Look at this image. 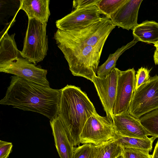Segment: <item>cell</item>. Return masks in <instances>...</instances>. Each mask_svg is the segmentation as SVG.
Listing matches in <instances>:
<instances>
[{"mask_svg": "<svg viewBox=\"0 0 158 158\" xmlns=\"http://www.w3.org/2000/svg\"><path fill=\"white\" fill-rule=\"evenodd\" d=\"M61 94V89L47 87L14 75L0 104L37 112L51 120L58 115Z\"/></svg>", "mask_w": 158, "mask_h": 158, "instance_id": "obj_1", "label": "cell"}, {"mask_svg": "<svg viewBox=\"0 0 158 158\" xmlns=\"http://www.w3.org/2000/svg\"><path fill=\"white\" fill-rule=\"evenodd\" d=\"M96 112L93 104L80 88L67 85L61 89L58 116L74 146H79L84 126Z\"/></svg>", "mask_w": 158, "mask_h": 158, "instance_id": "obj_2", "label": "cell"}, {"mask_svg": "<svg viewBox=\"0 0 158 158\" xmlns=\"http://www.w3.org/2000/svg\"><path fill=\"white\" fill-rule=\"evenodd\" d=\"M54 38L67 61L72 74L92 81L93 77L96 74L105 44L85 46L67 40L56 32Z\"/></svg>", "mask_w": 158, "mask_h": 158, "instance_id": "obj_3", "label": "cell"}, {"mask_svg": "<svg viewBox=\"0 0 158 158\" xmlns=\"http://www.w3.org/2000/svg\"><path fill=\"white\" fill-rule=\"evenodd\" d=\"M47 26V23L28 19L23 48L20 53L23 58L33 64L41 62L47 55L48 41Z\"/></svg>", "mask_w": 158, "mask_h": 158, "instance_id": "obj_4", "label": "cell"}, {"mask_svg": "<svg viewBox=\"0 0 158 158\" xmlns=\"http://www.w3.org/2000/svg\"><path fill=\"white\" fill-rule=\"evenodd\" d=\"M116 26L106 16L86 27L67 31L58 29L56 31L64 39L77 44L93 46L105 44Z\"/></svg>", "mask_w": 158, "mask_h": 158, "instance_id": "obj_5", "label": "cell"}, {"mask_svg": "<svg viewBox=\"0 0 158 158\" xmlns=\"http://www.w3.org/2000/svg\"><path fill=\"white\" fill-rule=\"evenodd\" d=\"M157 109L158 75H155L134 90L128 111L134 117L139 119Z\"/></svg>", "mask_w": 158, "mask_h": 158, "instance_id": "obj_6", "label": "cell"}, {"mask_svg": "<svg viewBox=\"0 0 158 158\" xmlns=\"http://www.w3.org/2000/svg\"><path fill=\"white\" fill-rule=\"evenodd\" d=\"M112 119L97 112L86 121L80 136L81 143L97 145L116 138Z\"/></svg>", "mask_w": 158, "mask_h": 158, "instance_id": "obj_7", "label": "cell"}, {"mask_svg": "<svg viewBox=\"0 0 158 158\" xmlns=\"http://www.w3.org/2000/svg\"><path fill=\"white\" fill-rule=\"evenodd\" d=\"M0 72L13 74L47 87H50L47 70L36 66L22 56L0 63Z\"/></svg>", "mask_w": 158, "mask_h": 158, "instance_id": "obj_8", "label": "cell"}, {"mask_svg": "<svg viewBox=\"0 0 158 158\" xmlns=\"http://www.w3.org/2000/svg\"><path fill=\"white\" fill-rule=\"evenodd\" d=\"M106 16L95 5L73 10L69 14L56 20L55 23L58 29L67 31L86 27Z\"/></svg>", "mask_w": 158, "mask_h": 158, "instance_id": "obj_9", "label": "cell"}, {"mask_svg": "<svg viewBox=\"0 0 158 158\" xmlns=\"http://www.w3.org/2000/svg\"><path fill=\"white\" fill-rule=\"evenodd\" d=\"M136 83L134 68L124 71L118 69L116 98L113 109L114 115L120 114L128 111L131 103Z\"/></svg>", "mask_w": 158, "mask_h": 158, "instance_id": "obj_10", "label": "cell"}, {"mask_svg": "<svg viewBox=\"0 0 158 158\" xmlns=\"http://www.w3.org/2000/svg\"><path fill=\"white\" fill-rule=\"evenodd\" d=\"M118 69L115 68L104 78H99L95 74L92 81L96 89L106 116L112 119L113 109L116 94Z\"/></svg>", "mask_w": 158, "mask_h": 158, "instance_id": "obj_11", "label": "cell"}, {"mask_svg": "<svg viewBox=\"0 0 158 158\" xmlns=\"http://www.w3.org/2000/svg\"><path fill=\"white\" fill-rule=\"evenodd\" d=\"M112 120L117 135L144 139L150 135L139 119L132 116L128 111L119 114H113Z\"/></svg>", "mask_w": 158, "mask_h": 158, "instance_id": "obj_12", "label": "cell"}, {"mask_svg": "<svg viewBox=\"0 0 158 158\" xmlns=\"http://www.w3.org/2000/svg\"><path fill=\"white\" fill-rule=\"evenodd\" d=\"M142 1V0H127L109 17L110 19L118 28L132 30L138 24V12Z\"/></svg>", "mask_w": 158, "mask_h": 158, "instance_id": "obj_13", "label": "cell"}, {"mask_svg": "<svg viewBox=\"0 0 158 158\" xmlns=\"http://www.w3.org/2000/svg\"><path fill=\"white\" fill-rule=\"evenodd\" d=\"M55 146L60 158H72L74 146L58 116L50 120Z\"/></svg>", "mask_w": 158, "mask_h": 158, "instance_id": "obj_14", "label": "cell"}, {"mask_svg": "<svg viewBox=\"0 0 158 158\" xmlns=\"http://www.w3.org/2000/svg\"><path fill=\"white\" fill-rule=\"evenodd\" d=\"M19 9L24 11L28 19L47 23L50 15L49 0H20Z\"/></svg>", "mask_w": 158, "mask_h": 158, "instance_id": "obj_15", "label": "cell"}, {"mask_svg": "<svg viewBox=\"0 0 158 158\" xmlns=\"http://www.w3.org/2000/svg\"><path fill=\"white\" fill-rule=\"evenodd\" d=\"M135 40L155 44L158 42V23L146 20L138 24L132 30Z\"/></svg>", "mask_w": 158, "mask_h": 158, "instance_id": "obj_16", "label": "cell"}, {"mask_svg": "<svg viewBox=\"0 0 158 158\" xmlns=\"http://www.w3.org/2000/svg\"><path fill=\"white\" fill-rule=\"evenodd\" d=\"M6 32L0 39V63L22 56L17 48L14 36Z\"/></svg>", "mask_w": 158, "mask_h": 158, "instance_id": "obj_17", "label": "cell"}, {"mask_svg": "<svg viewBox=\"0 0 158 158\" xmlns=\"http://www.w3.org/2000/svg\"><path fill=\"white\" fill-rule=\"evenodd\" d=\"M138 41L135 39L126 45L118 48L113 54H110L107 60L102 65L98 66L97 76L100 78L106 77L115 68L119 57L126 50L134 46Z\"/></svg>", "mask_w": 158, "mask_h": 158, "instance_id": "obj_18", "label": "cell"}, {"mask_svg": "<svg viewBox=\"0 0 158 158\" xmlns=\"http://www.w3.org/2000/svg\"><path fill=\"white\" fill-rule=\"evenodd\" d=\"M95 158H116L123 154V148L116 139L96 145Z\"/></svg>", "mask_w": 158, "mask_h": 158, "instance_id": "obj_19", "label": "cell"}, {"mask_svg": "<svg viewBox=\"0 0 158 158\" xmlns=\"http://www.w3.org/2000/svg\"><path fill=\"white\" fill-rule=\"evenodd\" d=\"M115 139L123 148H138L151 152L153 142L156 138L153 137L145 139L140 138L117 135Z\"/></svg>", "mask_w": 158, "mask_h": 158, "instance_id": "obj_20", "label": "cell"}, {"mask_svg": "<svg viewBox=\"0 0 158 158\" xmlns=\"http://www.w3.org/2000/svg\"><path fill=\"white\" fill-rule=\"evenodd\" d=\"M139 120L150 135L158 138V109L144 115Z\"/></svg>", "mask_w": 158, "mask_h": 158, "instance_id": "obj_21", "label": "cell"}, {"mask_svg": "<svg viewBox=\"0 0 158 158\" xmlns=\"http://www.w3.org/2000/svg\"><path fill=\"white\" fill-rule=\"evenodd\" d=\"M127 0H100L97 6L106 16L109 17L124 4Z\"/></svg>", "mask_w": 158, "mask_h": 158, "instance_id": "obj_22", "label": "cell"}, {"mask_svg": "<svg viewBox=\"0 0 158 158\" xmlns=\"http://www.w3.org/2000/svg\"><path fill=\"white\" fill-rule=\"evenodd\" d=\"M96 154V145L86 143L74 148L72 158H95Z\"/></svg>", "mask_w": 158, "mask_h": 158, "instance_id": "obj_23", "label": "cell"}, {"mask_svg": "<svg viewBox=\"0 0 158 158\" xmlns=\"http://www.w3.org/2000/svg\"><path fill=\"white\" fill-rule=\"evenodd\" d=\"M123 148L124 158H152L148 151L140 148Z\"/></svg>", "mask_w": 158, "mask_h": 158, "instance_id": "obj_24", "label": "cell"}, {"mask_svg": "<svg viewBox=\"0 0 158 158\" xmlns=\"http://www.w3.org/2000/svg\"><path fill=\"white\" fill-rule=\"evenodd\" d=\"M149 72L150 70L144 67H141L138 69L135 75L136 83L135 90L150 79Z\"/></svg>", "mask_w": 158, "mask_h": 158, "instance_id": "obj_25", "label": "cell"}, {"mask_svg": "<svg viewBox=\"0 0 158 158\" xmlns=\"http://www.w3.org/2000/svg\"><path fill=\"white\" fill-rule=\"evenodd\" d=\"M100 0H75L73 2V10L86 8L97 5Z\"/></svg>", "mask_w": 158, "mask_h": 158, "instance_id": "obj_26", "label": "cell"}, {"mask_svg": "<svg viewBox=\"0 0 158 158\" xmlns=\"http://www.w3.org/2000/svg\"><path fill=\"white\" fill-rule=\"evenodd\" d=\"M13 145L11 142L0 140V158H8L12 152Z\"/></svg>", "mask_w": 158, "mask_h": 158, "instance_id": "obj_27", "label": "cell"}, {"mask_svg": "<svg viewBox=\"0 0 158 158\" xmlns=\"http://www.w3.org/2000/svg\"><path fill=\"white\" fill-rule=\"evenodd\" d=\"M152 158H158V140L156 143Z\"/></svg>", "mask_w": 158, "mask_h": 158, "instance_id": "obj_28", "label": "cell"}, {"mask_svg": "<svg viewBox=\"0 0 158 158\" xmlns=\"http://www.w3.org/2000/svg\"><path fill=\"white\" fill-rule=\"evenodd\" d=\"M154 60L156 65L158 64V49H156L153 56Z\"/></svg>", "mask_w": 158, "mask_h": 158, "instance_id": "obj_29", "label": "cell"}, {"mask_svg": "<svg viewBox=\"0 0 158 158\" xmlns=\"http://www.w3.org/2000/svg\"><path fill=\"white\" fill-rule=\"evenodd\" d=\"M154 46L156 47V49H158V42L154 44Z\"/></svg>", "mask_w": 158, "mask_h": 158, "instance_id": "obj_30", "label": "cell"}, {"mask_svg": "<svg viewBox=\"0 0 158 158\" xmlns=\"http://www.w3.org/2000/svg\"><path fill=\"white\" fill-rule=\"evenodd\" d=\"M116 158H124L123 155L120 156Z\"/></svg>", "mask_w": 158, "mask_h": 158, "instance_id": "obj_31", "label": "cell"}, {"mask_svg": "<svg viewBox=\"0 0 158 158\" xmlns=\"http://www.w3.org/2000/svg\"></svg>", "mask_w": 158, "mask_h": 158, "instance_id": "obj_32", "label": "cell"}]
</instances>
